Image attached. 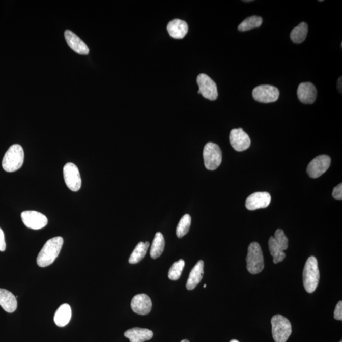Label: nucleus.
I'll use <instances>...</instances> for the list:
<instances>
[{
  "instance_id": "obj_24",
  "label": "nucleus",
  "mask_w": 342,
  "mask_h": 342,
  "mask_svg": "<svg viewBox=\"0 0 342 342\" xmlns=\"http://www.w3.org/2000/svg\"><path fill=\"white\" fill-rule=\"evenodd\" d=\"M149 242H139L138 244L136 245L135 248H134L130 258H129V263L134 264L140 262L142 259L144 258L145 255H146L148 248H149Z\"/></svg>"
},
{
  "instance_id": "obj_25",
  "label": "nucleus",
  "mask_w": 342,
  "mask_h": 342,
  "mask_svg": "<svg viewBox=\"0 0 342 342\" xmlns=\"http://www.w3.org/2000/svg\"><path fill=\"white\" fill-rule=\"evenodd\" d=\"M268 245L271 254L273 256V263L278 264L284 261L286 254H285L284 251L279 247L278 243L274 240V237L269 238Z\"/></svg>"
},
{
  "instance_id": "obj_20",
  "label": "nucleus",
  "mask_w": 342,
  "mask_h": 342,
  "mask_svg": "<svg viewBox=\"0 0 342 342\" xmlns=\"http://www.w3.org/2000/svg\"><path fill=\"white\" fill-rule=\"evenodd\" d=\"M204 261L202 260L199 261L193 267L189 276L187 283H186V289L192 290L195 289V287L202 281L204 275Z\"/></svg>"
},
{
  "instance_id": "obj_35",
  "label": "nucleus",
  "mask_w": 342,
  "mask_h": 342,
  "mask_svg": "<svg viewBox=\"0 0 342 342\" xmlns=\"http://www.w3.org/2000/svg\"><path fill=\"white\" fill-rule=\"evenodd\" d=\"M181 342H190V341H189L188 340H183Z\"/></svg>"
},
{
  "instance_id": "obj_8",
  "label": "nucleus",
  "mask_w": 342,
  "mask_h": 342,
  "mask_svg": "<svg viewBox=\"0 0 342 342\" xmlns=\"http://www.w3.org/2000/svg\"><path fill=\"white\" fill-rule=\"evenodd\" d=\"M199 87L198 93L201 94L206 99L214 101L218 97L217 87L213 80L205 74L198 75L196 79Z\"/></svg>"
},
{
  "instance_id": "obj_27",
  "label": "nucleus",
  "mask_w": 342,
  "mask_h": 342,
  "mask_svg": "<svg viewBox=\"0 0 342 342\" xmlns=\"http://www.w3.org/2000/svg\"><path fill=\"white\" fill-rule=\"evenodd\" d=\"M191 223V217L189 214H185L181 219L176 228V235L178 238H182L187 234L190 230Z\"/></svg>"
},
{
  "instance_id": "obj_22",
  "label": "nucleus",
  "mask_w": 342,
  "mask_h": 342,
  "mask_svg": "<svg viewBox=\"0 0 342 342\" xmlns=\"http://www.w3.org/2000/svg\"><path fill=\"white\" fill-rule=\"evenodd\" d=\"M165 248V240L164 236L161 233L158 232L155 236L154 240H153L150 249V255L152 259H157L159 258L164 252Z\"/></svg>"
},
{
  "instance_id": "obj_5",
  "label": "nucleus",
  "mask_w": 342,
  "mask_h": 342,
  "mask_svg": "<svg viewBox=\"0 0 342 342\" xmlns=\"http://www.w3.org/2000/svg\"><path fill=\"white\" fill-rule=\"evenodd\" d=\"M246 261H247V270L250 273L256 274L263 270L264 268L263 253L258 243L252 242L248 246Z\"/></svg>"
},
{
  "instance_id": "obj_21",
  "label": "nucleus",
  "mask_w": 342,
  "mask_h": 342,
  "mask_svg": "<svg viewBox=\"0 0 342 342\" xmlns=\"http://www.w3.org/2000/svg\"><path fill=\"white\" fill-rule=\"evenodd\" d=\"M71 316V306L69 304H64L57 309L54 316V321L59 327H64L70 322Z\"/></svg>"
},
{
  "instance_id": "obj_26",
  "label": "nucleus",
  "mask_w": 342,
  "mask_h": 342,
  "mask_svg": "<svg viewBox=\"0 0 342 342\" xmlns=\"http://www.w3.org/2000/svg\"><path fill=\"white\" fill-rule=\"evenodd\" d=\"M262 24H263L262 17L253 15V16L247 17V19L243 20L238 28L240 31H247L252 30V28L259 27Z\"/></svg>"
},
{
  "instance_id": "obj_4",
  "label": "nucleus",
  "mask_w": 342,
  "mask_h": 342,
  "mask_svg": "<svg viewBox=\"0 0 342 342\" xmlns=\"http://www.w3.org/2000/svg\"><path fill=\"white\" fill-rule=\"evenodd\" d=\"M272 334L276 342H286L292 332L291 323L283 316L277 315L271 319Z\"/></svg>"
},
{
  "instance_id": "obj_10",
  "label": "nucleus",
  "mask_w": 342,
  "mask_h": 342,
  "mask_svg": "<svg viewBox=\"0 0 342 342\" xmlns=\"http://www.w3.org/2000/svg\"><path fill=\"white\" fill-rule=\"evenodd\" d=\"M331 164V158L326 155L316 157L308 165L307 172L312 178H318L326 172Z\"/></svg>"
},
{
  "instance_id": "obj_11",
  "label": "nucleus",
  "mask_w": 342,
  "mask_h": 342,
  "mask_svg": "<svg viewBox=\"0 0 342 342\" xmlns=\"http://www.w3.org/2000/svg\"><path fill=\"white\" fill-rule=\"evenodd\" d=\"M21 218L23 223L30 229L40 230L48 224V219L45 215L34 211L22 212Z\"/></svg>"
},
{
  "instance_id": "obj_6",
  "label": "nucleus",
  "mask_w": 342,
  "mask_h": 342,
  "mask_svg": "<svg viewBox=\"0 0 342 342\" xmlns=\"http://www.w3.org/2000/svg\"><path fill=\"white\" fill-rule=\"evenodd\" d=\"M203 157L206 169L209 170H216L222 162L221 149L219 145L214 142H207L204 147Z\"/></svg>"
},
{
  "instance_id": "obj_17",
  "label": "nucleus",
  "mask_w": 342,
  "mask_h": 342,
  "mask_svg": "<svg viewBox=\"0 0 342 342\" xmlns=\"http://www.w3.org/2000/svg\"><path fill=\"white\" fill-rule=\"evenodd\" d=\"M167 31L171 37L175 39H182L188 31L187 23L180 19H175L167 25Z\"/></svg>"
},
{
  "instance_id": "obj_32",
  "label": "nucleus",
  "mask_w": 342,
  "mask_h": 342,
  "mask_svg": "<svg viewBox=\"0 0 342 342\" xmlns=\"http://www.w3.org/2000/svg\"><path fill=\"white\" fill-rule=\"evenodd\" d=\"M6 249V242H5V235L3 230L0 228V251L4 252Z\"/></svg>"
},
{
  "instance_id": "obj_34",
  "label": "nucleus",
  "mask_w": 342,
  "mask_h": 342,
  "mask_svg": "<svg viewBox=\"0 0 342 342\" xmlns=\"http://www.w3.org/2000/svg\"><path fill=\"white\" fill-rule=\"evenodd\" d=\"M230 342H240V341L237 340H232Z\"/></svg>"
},
{
  "instance_id": "obj_23",
  "label": "nucleus",
  "mask_w": 342,
  "mask_h": 342,
  "mask_svg": "<svg viewBox=\"0 0 342 342\" xmlns=\"http://www.w3.org/2000/svg\"><path fill=\"white\" fill-rule=\"evenodd\" d=\"M307 33L308 25L305 22H302L292 31L290 38L294 43H302L306 39Z\"/></svg>"
},
{
  "instance_id": "obj_29",
  "label": "nucleus",
  "mask_w": 342,
  "mask_h": 342,
  "mask_svg": "<svg viewBox=\"0 0 342 342\" xmlns=\"http://www.w3.org/2000/svg\"><path fill=\"white\" fill-rule=\"evenodd\" d=\"M274 240H275L279 247L283 251L286 250L289 247V239L285 235L284 233L281 229H278L276 231L274 234Z\"/></svg>"
},
{
  "instance_id": "obj_36",
  "label": "nucleus",
  "mask_w": 342,
  "mask_h": 342,
  "mask_svg": "<svg viewBox=\"0 0 342 342\" xmlns=\"http://www.w3.org/2000/svg\"><path fill=\"white\" fill-rule=\"evenodd\" d=\"M206 286H207V285H206V284H204V288H206Z\"/></svg>"
},
{
  "instance_id": "obj_12",
  "label": "nucleus",
  "mask_w": 342,
  "mask_h": 342,
  "mask_svg": "<svg viewBox=\"0 0 342 342\" xmlns=\"http://www.w3.org/2000/svg\"><path fill=\"white\" fill-rule=\"evenodd\" d=\"M230 141L233 149L237 152L245 151L251 144L249 136L242 128L233 129L231 131Z\"/></svg>"
},
{
  "instance_id": "obj_14",
  "label": "nucleus",
  "mask_w": 342,
  "mask_h": 342,
  "mask_svg": "<svg viewBox=\"0 0 342 342\" xmlns=\"http://www.w3.org/2000/svg\"><path fill=\"white\" fill-rule=\"evenodd\" d=\"M317 94V90L311 82H302L298 87V98L304 104H312L315 103Z\"/></svg>"
},
{
  "instance_id": "obj_3",
  "label": "nucleus",
  "mask_w": 342,
  "mask_h": 342,
  "mask_svg": "<svg viewBox=\"0 0 342 342\" xmlns=\"http://www.w3.org/2000/svg\"><path fill=\"white\" fill-rule=\"evenodd\" d=\"M320 278L318 260L315 256H309L303 271V283L307 292L311 294L315 291L318 286Z\"/></svg>"
},
{
  "instance_id": "obj_13",
  "label": "nucleus",
  "mask_w": 342,
  "mask_h": 342,
  "mask_svg": "<svg viewBox=\"0 0 342 342\" xmlns=\"http://www.w3.org/2000/svg\"><path fill=\"white\" fill-rule=\"evenodd\" d=\"M271 196L268 192H255L246 200L245 206L249 211L266 208L270 204Z\"/></svg>"
},
{
  "instance_id": "obj_37",
  "label": "nucleus",
  "mask_w": 342,
  "mask_h": 342,
  "mask_svg": "<svg viewBox=\"0 0 342 342\" xmlns=\"http://www.w3.org/2000/svg\"><path fill=\"white\" fill-rule=\"evenodd\" d=\"M340 342H342V341L341 340V341H340Z\"/></svg>"
},
{
  "instance_id": "obj_18",
  "label": "nucleus",
  "mask_w": 342,
  "mask_h": 342,
  "mask_svg": "<svg viewBox=\"0 0 342 342\" xmlns=\"http://www.w3.org/2000/svg\"><path fill=\"white\" fill-rule=\"evenodd\" d=\"M124 336L131 342H144L153 337V332L146 328H133L124 333Z\"/></svg>"
},
{
  "instance_id": "obj_16",
  "label": "nucleus",
  "mask_w": 342,
  "mask_h": 342,
  "mask_svg": "<svg viewBox=\"0 0 342 342\" xmlns=\"http://www.w3.org/2000/svg\"><path fill=\"white\" fill-rule=\"evenodd\" d=\"M65 38L67 45L72 50L76 51L80 55H87L89 54L90 50L88 46L81 38L71 31L66 30L64 33Z\"/></svg>"
},
{
  "instance_id": "obj_28",
  "label": "nucleus",
  "mask_w": 342,
  "mask_h": 342,
  "mask_svg": "<svg viewBox=\"0 0 342 342\" xmlns=\"http://www.w3.org/2000/svg\"><path fill=\"white\" fill-rule=\"evenodd\" d=\"M185 265V263L183 259H180L173 264L168 273V277L170 280L176 281L180 279Z\"/></svg>"
},
{
  "instance_id": "obj_33",
  "label": "nucleus",
  "mask_w": 342,
  "mask_h": 342,
  "mask_svg": "<svg viewBox=\"0 0 342 342\" xmlns=\"http://www.w3.org/2000/svg\"><path fill=\"white\" fill-rule=\"evenodd\" d=\"M338 89L339 92L341 93V77H339L338 80Z\"/></svg>"
},
{
  "instance_id": "obj_31",
  "label": "nucleus",
  "mask_w": 342,
  "mask_h": 342,
  "mask_svg": "<svg viewBox=\"0 0 342 342\" xmlns=\"http://www.w3.org/2000/svg\"><path fill=\"white\" fill-rule=\"evenodd\" d=\"M333 197L336 200L342 199V184H339L335 188H334L333 193Z\"/></svg>"
},
{
  "instance_id": "obj_19",
  "label": "nucleus",
  "mask_w": 342,
  "mask_h": 342,
  "mask_svg": "<svg viewBox=\"0 0 342 342\" xmlns=\"http://www.w3.org/2000/svg\"><path fill=\"white\" fill-rule=\"evenodd\" d=\"M0 305L5 311L14 312L17 307L16 297L9 290L0 289Z\"/></svg>"
},
{
  "instance_id": "obj_2",
  "label": "nucleus",
  "mask_w": 342,
  "mask_h": 342,
  "mask_svg": "<svg viewBox=\"0 0 342 342\" xmlns=\"http://www.w3.org/2000/svg\"><path fill=\"white\" fill-rule=\"evenodd\" d=\"M24 152L19 144H14L8 149L2 160V167L8 173L15 172L24 164Z\"/></svg>"
},
{
  "instance_id": "obj_15",
  "label": "nucleus",
  "mask_w": 342,
  "mask_h": 342,
  "mask_svg": "<svg viewBox=\"0 0 342 342\" xmlns=\"http://www.w3.org/2000/svg\"><path fill=\"white\" fill-rule=\"evenodd\" d=\"M131 308L133 312L139 315H147L152 310V301L146 294H138L132 299Z\"/></svg>"
},
{
  "instance_id": "obj_9",
  "label": "nucleus",
  "mask_w": 342,
  "mask_h": 342,
  "mask_svg": "<svg viewBox=\"0 0 342 342\" xmlns=\"http://www.w3.org/2000/svg\"><path fill=\"white\" fill-rule=\"evenodd\" d=\"M64 178L67 187L77 191L81 187V178L78 168L73 163H67L63 169Z\"/></svg>"
},
{
  "instance_id": "obj_30",
  "label": "nucleus",
  "mask_w": 342,
  "mask_h": 342,
  "mask_svg": "<svg viewBox=\"0 0 342 342\" xmlns=\"http://www.w3.org/2000/svg\"><path fill=\"white\" fill-rule=\"evenodd\" d=\"M334 318L336 320H342V302L341 300L336 305L335 311H334Z\"/></svg>"
},
{
  "instance_id": "obj_7",
  "label": "nucleus",
  "mask_w": 342,
  "mask_h": 342,
  "mask_svg": "<svg viewBox=\"0 0 342 342\" xmlns=\"http://www.w3.org/2000/svg\"><path fill=\"white\" fill-rule=\"evenodd\" d=\"M253 98L259 102L269 103L276 102L279 97V91L271 85L258 86L252 91Z\"/></svg>"
},
{
  "instance_id": "obj_1",
  "label": "nucleus",
  "mask_w": 342,
  "mask_h": 342,
  "mask_svg": "<svg viewBox=\"0 0 342 342\" xmlns=\"http://www.w3.org/2000/svg\"><path fill=\"white\" fill-rule=\"evenodd\" d=\"M64 239L61 237L51 238L44 245L37 258L38 265L45 268L51 265L55 261L61 252Z\"/></svg>"
}]
</instances>
